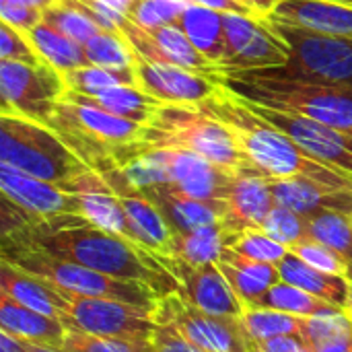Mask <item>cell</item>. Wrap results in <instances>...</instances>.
<instances>
[{
	"mask_svg": "<svg viewBox=\"0 0 352 352\" xmlns=\"http://www.w3.org/2000/svg\"><path fill=\"white\" fill-rule=\"evenodd\" d=\"M2 241L76 262L116 278L144 283L161 297L179 291L177 280L155 252L93 225L82 214L31 217L16 231L2 235Z\"/></svg>",
	"mask_w": 352,
	"mask_h": 352,
	"instance_id": "cell-1",
	"label": "cell"
},
{
	"mask_svg": "<svg viewBox=\"0 0 352 352\" xmlns=\"http://www.w3.org/2000/svg\"><path fill=\"white\" fill-rule=\"evenodd\" d=\"M208 116L227 124L239 138L252 163L272 179L303 177L330 188L352 190V175L322 163L301 148L291 136L264 120L250 103L235 93L221 89L198 105Z\"/></svg>",
	"mask_w": 352,
	"mask_h": 352,
	"instance_id": "cell-2",
	"label": "cell"
},
{
	"mask_svg": "<svg viewBox=\"0 0 352 352\" xmlns=\"http://www.w3.org/2000/svg\"><path fill=\"white\" fill-rule=\"evenodd\" d=\"M140 144L146 148L190 151L235 173L258 169L235 132L198 105L161 103L144 124Z\"/></svg>",
	"mask_w": 352,
	"mask_h": 352,
	"instance_id": "cell-3",
	"label": "cell"
},
{
	"mask_svg": "<svg viewBox=\"0 0 352 352\" xmlns=\"http://www.w3.org/2000/svg\"><path fill=\"white\" fill-rule=\"evenodd\" d=\"M219 82L260 107L309 118L352 134V89L278 80L252 72H219Z\"/></svg>",
	"mask_w": 352,
	"mask_h": 352,
	"instance_id": "cell-4",
	"label": "cell"
},
{
	"mask_svg": "<svg viewBox=\"0 0 352 352\" xmlns=\"http://www.w3.org/2000/svg\"><path fill=\"white\" fill-rule=\"evenodd\" d=\"M264 21L285 43L289 60L285 66L252 70V74L352 89V39L316 33L272 16Z\"/></svg>",
	"mask_w": 352,
	"mask_h": 352,
	"instance_id": "cell-5",
	"label": "cell"
},
{
	"mask_svg": "<svg viewBox=\"0 0 352 352\" xmlns=\"http://www.w3.org/2000/svg\"><path fill=\"white\" fill-rule=\"evenodd\" d=\"M0 163L60 188L93 169L50 126L12 111H0Z\"/></svg>",
	"mask_w": 352,
	"mask_h": 352,
	"instance_id": "cell-6",
	"label": "cell"
},
{
	"mask_svg": "<svg viewBox=\"0 0 352 352\" xmlns=\"http://www.w3.org/2000/svg\"><path fill=\"white\" fill-rule=\"evenodd\" d=\"M0 260L78 295L118 299V301H126V303L142 305V307H155L161 297L153 287L144 283L116 278L111 274L87 268L76 262L60 260V258L47 256L43 252L25 248L12 241H2Z\"/></svg>",
	"mask_w": 352,
	"mask_h": 352,
	"instance_id": "cell-7",
	"label": "cell"
},
{
	"mask_svg": "<svg viewBox=\"0 0 352 352\" xmlns=\"http://www.w3.org/2000/svg\"><path fill=\"white\" fill-rule=\"evenodd\" d=\"M52 287L58 295V316L68 330L130 342H146L157 328L155 307L132 305L105 297H89L70 293L56 285Z\"/></svg>",
	"mask_w": 352,
	"mask_h": 352,
	"instance_id": "cell-8",
	"label": "cell"
},
{
	"mask_svg": "<svg viewBox=\"0 0 352 352\" xmlns=\"http://www.w3.org/2000/svg\"><path fill=\"white\" fill-rule=\"evenodd\" d=\"M155 320L173 326L184 338L208 352H260V346L248 336L239 318L206 314L186 301L179 293L159 297Z\"/></svg>",
	"mask_w": 352,
	"mask_h": 352,
	"instance_id": "cell-9",
	"label": "cell"
},
{
	"mask_svg": "<svg viewBox=\"0 0 352 352\" xmlns=\"http://www.w3.org/2000/svg\"><path fill=\"white\" fill-rule=\"evenodd\" d=\"M2 109L50 124L58 101L66 93L62 72L54 66H31L14 60H0Z\"/></svg>",
	"mask_w": 352,
	"mask_h": 352,
	"instance_id": "cell-10",
	"label": "cell"
},
{
	"mask_svg": "<svg viewBox=\"0 0 352 352\" xmlns=\"http://www.w3.org/2000/svg\"><path fill=\"white\" fill-rule=\"evenodd\" d=\"M223 29L225 58L219 72H252L287 64L285 43L270 31L264 19L223 12Z\"/></svg>",
	"mask_w": 352,
	"mask_h": 352,
	"instance_id": "cell-11",
	"label": "cell"
},
{
	"mask_svg": "<svg viewBox=\"0 0 352 352\" xmlns=\"http://www.w3.org/2000/svg\"><path fill=\"white\" fill-rule=\"evenodd\" d=\"M157 258L173 274L179 287L177 293L186 301L212 316H221V318L243 316L245 305L231 289L219 264H190L182 258L167 256V254H157Z\"/></svg>",
	"mask_w": 352,
	"mask_h": 352,
	"instance_id": "cell-12",
	"label": "cell"
},
{
	"mask_svg": "<svg viewBox=\"0 0 352 352\" xmlns=\"http://www.w3.org/2000/svg\"><path fill=\"white\" fill-rule=\"evenodd\" d=\"M120 31L136 54L155 62L173 64L190 72L204 74L219 82V66L196 50V45L190 41V37L177 23L142 29L126 16L120 25Z\"/></svg>",
	"mask_w": 352,
	"mask_h": 352,
	"instance_id": "cell-13",
	"label": "cell"
},
{
	"mask_svg": "<svg viewBox=\"0 0 352 352\" xmlns=\"http://www.w3.org/2000/svg\"><path fill=\"white\" fill-rule=\"evenodd\" d=\"M245 103H250V101H245ZM250 105L264 120H268L280 132L291 136L311 157H316L322 163H326L330 167H336V169L352 175L351 132L326 126V124L309 120V118H301V116H293V113H283V111H274V109H268V107H260L256 103H250Z\"/></svg>",
	"mask_w": 352,
	"mask_h": 352,
	"instance_id": "cell-14",
	"label": "cell"
},
{
	"mask_svg": "<svg viewBox=\"0 0 352 352\" xmlns=\"http://www.w3.org/2000/svg\"><path fill=\"white\" fill-rule=\"evenodd\" d=\"M167 169L169 184L179 192L210 202H223L235 179V171L225 169L196 153L179 148H153Z\"/></svg>",
	"mask_w": 352,
	"mask_h": 352,
	"instance_id": "cell-15",
	"label": "cell"
},
{
	"mask_svg": "<svg viewBox=\"0 0 352 352\" xmlns=\"http://www.w3.org/2000/svg\"><path fill=\"white\" fill-rule=\"evenodd\" d=\"M134 68L138 76V87L163 103L200 105L221 89V82L204 74H196L173 64L155 62L140 54H136Z\"/></svg>",
	"mask_w": 352,
	"mask_h": 352,
	"instance_id": "cell-16",
	"label": "cell"
},
{
	"mask_svg": "<svg viewBox=\"0 0 352 352\" xmlns=\"http://www.w3.org/2000/svg\"><path fill=\"white\" fill-rule=\"evenodd\" d=\"M99 173L107 179V184L120 196L138 245H142L155 254H165L175 231L167 223L161 208L142 190L130 186V182L124 177V173L120 171V167L116 163Z\"/></svg>",
	"mask_w": 352,
	"mask_h": 352,
	"instance_id": "cell-17",
	"label": "cell"
},
{
	"mask_svg": "<svg viewBox=\"0 0 352 352\" xmlns=\"http://www.w3.org/2000/svg\"><path fill=\"white\" fill-rule=\"evenodd\" d=\"M0 190L2 196L33 217L80 214L76 194L66 192L58 184L33 177L8 163H0Z\"/></svg>",
	"mask_w": 352,
	"mask_h": 352,
	"instance_id": "cell-18",
	"label": "cell"
},
{
	"mask_svg": "<svg viewBox=\"0 0 352 352\" xmlns=\"http://www.w3.org/2000/svg\"><path fill=\"white\" fill-rule=\"evenodd\" d=\"M62 188L66 192H72L78 196L80 214L85 219H89L93 225H97L113 235H120L132 243H138L136 235L130 227V221L126 217V210L122 206L120 196L116 194V190L107 184V179L97 169H89V171L80 173L78 177H74L72 182H68Z\"/></svg>",
	"mask_w": 352,
	"mask_h": 352,
	"instance_id": "cell-19",
	"label": "cell"
},
{
	"mask_svg": "<svg viewBox=\"0 0 352 352\" xmlns=\"http://www.w3.org/2000/svg\"><path fill=\"white\" fill-rule=\"evenodd\" d=\"M276 206L272 182L260 169L235 173L233 186L227 196L225 227L231 233L245 229H262L266 217Z\"/></svg>",
	"mask_w": 352,
	"mask_h": 352,
	"instance_id": "cell-20",
	"label": "cell"
},
{
	"mask_svg": "<svg viewBox=\"0 0 352 352\" xmlns=\"http://www.w3.org/2000/svg\"><path fill=\"white\" fill-rule=\"evenodd\" d=\"M270 16L316 33L352 39V4L334 0H280Z\"/></svg>",
	"mask_w": 352,
	"mask_h": 352,
	"instance_id": "cell-21",
	"label": "cell"
},
{
	"mask_svg": "<svg viewBox=\"0 0 352 352\" xmlns=\"http://www.w3.org/2000/svg\"><path fill=\"white\" fill-rule=\"evenodd\" d=\"M165 214L167 223L175 233L192 231L206 225L223 223L227 217V200L223 202H210V200H198L192 198L171 184L155 186L148 190H142Z\"/></svg>",
	"mask_w": 352,
	"mask_h": 352,
	"instance_id": "cell-22",
	"label": "cell"
},
{
	"mask_svg": "<svg viewBox=\"0 0 352 352\" xmlns=\"http://www.w3.org/2000/svg\"><path fill=\"white\" fill-rule=\"evenodd\" d=\"M270 182H272L276 204L289 206L295 212L303 214L305 219L324 210L352 214V190L330 188L303 177H289V179L270 177Z\"/></svg>",
	"mask_w": 352,
	"mask_h": 352,
	"instance_id": "cell-23",
	"label": "cell"
},
{
	"mask_svg": "<svg viewBox=\"0 0 352 352\" xmlns=\"http://www.w3.org/2000/svg\"><path fill=\"white\" fill-rule=\"evenodd\" d=\"M0 330L33 344L60 349L68 328L62 320L39 314L0 291Z\"/></svg>",
	"mask_w": 352,
	"mask_h": 352,
	"instance_id": "cell-24",
	"label": "cell"
},
{
	"mask_svg": "<svg viewBox=\"0 0 352 352\" xmlns=\"http://www.w3.org/2000/svg\"><path fill=\"white\" fill-rule=\"evenodd\" d=\"M219 268L245 307H250L272 285L283 280L276 264L252 260L243 254H237L235 250H231L227 245L219 260Z\"/></svg>",
	"mask_w": 352,
	"mask_h": 352,
	"instance_id": "cell-25",
	"label": "cell"
},
{
	"mask_svg": "<svg viewBox=\"0 0 352 352\" xmlns=\"http://www.w3.org/2000/svg\"><path fill=\"white\" fill-rule=\"evenodd\" d=\"M278 272L285 283H291V285L324 299L326 303H330L338 309H346L349 291H351V280L346 276H338V274H330V272L311 268L309 264H305L301 258H297L291 252L278 264Z\"/></svg>",
	"mask_w": 352,
	"mask_h": 352,
	"instance_id": "cell-26",
	"label": "cell"
},
{
	"mask_svg": "<svg viewBox=\"0 0 352 352\" xmlns=\"http://www.w3.org/2000/svg\"><path fill=\"white\" fill-rule=\"evenodd\" d=\"M177 25L184 29V33L204 58L221 66L225 58V29L221 10L190 2L179 14Z\"/></svg>",
	"mask_w": 352,
	"mask_h": 352,
	"instance_id": "cell-27",
	"label": "cell"
},
{
	"mask_svg": "<svg viewBox=\"0 0 352 352\" xmlns=\"http://www.w3.org/2000/svg\"><path fill=\"white\" fill-rule=\"evenodd\" d=\"M0 291L39 314L60 320L58 295H56L54 287L47 280L33 276L4 260H0Z\"/></svg>",
	"mask_w": 352,
	"mask_h": 352,
	"instance_id": "cell-28",
	"label": "cell"
},
{
	"mask_svg": "<svg viewBox=\"0 0 352 352\" xmlns=\"http://www.w3.org/2000/svg\"><path fill=\"white\" fill-rule=\"evenodd\" d=\"M229 233L231 231L225 227V223L173 233L165 254L182 258L190 264H219L229 241Z\"/></svg>",
	"mask_w": 352,
	"mask_h": 352,
	"instance_id": "cell-29",
	"label": "cell"
},
{
	"mask_svg": "<svg viewBox=\"0 0 352 352\" xmlns=\"http://www.w3.org/2000/svg\"><path fill=\"white\" fill-rule=\"evenodd\" d=\"M25 33L29 35L35 50L41 54V58L50 66H54L58 72L64 74L68 70L89 66L85 45H80L74 39H70L68 35L60 33L45 21H41L39 25H35L31 31H25Z\"/></svg>",
	"mask_w": 352,
	"mask_h": 352,
	"instance_id": "cell-30",
	"label": "cell"
},
{
	"mask_svg": "<svg viewBox=\"0 0 352 352\" xmlns=\"http://www.w3.org/2000/svg\"><path fill=\"white\" fill-rule=\"evenodd\" d=\"M250 307L252 309H274V311H285V314H293V316H301V318H316V316L340 311L338 307L326 303L324 299H320L291 283H285V280H278L276 285H272Z\"/></svg>",
	"mask_w": 352,
	"mask_h": 352,
	"instance_id": "cell-31",
	"label": "cell"
},
{
	"mask_svg": "<svg viewBox=\"0 0 352 352\" xmlns=\"http://www.w3.org/2000/svg\"><path fill=\"white\" fill-rule=\"evenodd\" d=\"M93 101L103 109L142 126L153 118L157 107L163 103L151 93H146L144 89H140L138 85H120V87L105 89L97 97H93Z\"/></svg>",
	"mask_w": 352,
	"mask_h": 352,
	"instance_id": "cell-32",
	"label": "cell"
},
{
	"mask_svg": "<svg viewBox=\"0 0 352 352\" xmlns=\"http://www.w3.org/2000/svg\"><path fill=\"white\" fill-rule=\"evenodd\" d=\"M239 322L245 328L248 336L256 344H262L266 340L280 338V336H301L303 338L307 318L285 314V311H274V309L248 307L243 311V316L239 318Z\"/></svg>",
	"mask_w": 352,
	"mask_h": 352,
	"instance_id": "cell-33",
	"label": "cell"
},
{
	"mask_svg": "<svg viewBox=\"0 0 352 352\" xmlns=\"http://www.w3.org/2000/svg\"><path fill=\"white\" fill-rule=\"evenodd\" d=\"M66 89L80 93V95H89V97H97L101 91L111 89V87H120V85H138V76H136V68H126V70H118V68H103V66H82V68H74L62 74Z\"/></svg>",
	"mask_w": 352,
	"mask_h": 352,
	"instance_id": "cell-34",
	"label": "cell"
},
{
	"mask_svg": "<svg viewBox=\"0 0 352 352\" xmlns=\"http://www.w3.org/2000/svg\"><path fill=\"white\" fill-rule=\"evenodd\" d=\"M307 237L316 239L351 262L352 270V214L324 210L307 219ZM351 274V272H349Z\"/></svg>",
	"mask_w": 352,
	"mask_h": 352,
	"instance_id": "cell-35",
	"label": "cell"
},
{
	"mask_svg": "<svg viewBox=\"0 0 352 352\" xmlns=\"http://www.w3.org/2000/svg\"><path fill=\"white\" fill-rule=\"evenodd\" d=\"M43 21L80 45L101 31V25L89 14V10L74 0H58L43 10Z\"/></svg>",
	"mask_w": 352,
	"mask_h": 352,
	"instance_id": "cell-36",
	"label": "cell"
},
{
	"mask_svg": "<svg viewBox=\"0 0 352 352\" xmlns=\"http://www.w3.org/2000/svg\"><path fill=\"white\" fill-rule=\"evenodd\" d=\"M85 52L89 64L103 66V68L126 70V68H134L136 64V52L128 43V39L122 33H113L105 29H101L85 43Z\"/></svg>",
	"mask_w": 352,
	"mask_h": 352,
	"instance_id": "cell-37",
	"label": "cell"
},
{
	"mask_svg": "<svg viewBox=\"0 0 352 352\" xmlns=\"http://www.w3.org/2000/svg\"><path fill=\"white\" fill-rule=\"evenodd\" d=\"M227 248H231L237 254H243L252 260L268 262V264H276V266L289 254V248H285L283 243L272 239L264 229H245L239 233H229Z\"/></svg>",
	"mask_w": 352,
	"mask_h": 352,
	"instance_id": "cell-38",
	"label": "cell"
},
{
	"mask_svg": "<svg viewBox=\"0 0 352 352\" xmlns=\"http://www.w3.org/2000/svg\"><path fill=\"white\" fill-rule=\"evenodd\" d=\"M188 0H130L126 16L142 29L177 23Z\"/></svg>",
	"mask_w": 352,
	"mask_h": 352,
	"instance_id": "cell-39",
	"label": "cell"
},
{
	"mask_svg": "<svg viewBox=\"0 0 352 352\" xmlns=\"http://www.w3.org/2000/svg\"><path fill=\"white\" fill-rule=\"evenodd\" d=\"M262 229L276 239L278 243H283L285 248H293L295 243L307 239V219L299 212H295L289 206L276 204L270 214L266 217Z\"/></svg>",
	"mask_w": 352,
	"mask_h": 352,
	"instance_id": "cell-40",
	"label": "cell"
},
{
	"mask_svg": "<svg viewBox=\"0 0 352 352\" xmlns=\"http://www.w3.org/2000/svg\"><path fill=\"white\" fill-rule=\"evenodd\" d=\"M289 252L295 254L297 258H301L311 268H318L322 272H330V274H338V276H349V272H351V262L344 256H340L338 252H334L332 248H328L316 239L307 237V239L295 243Z\"/></svg>",
	"mask_w": 352,
	"mask_h": 352,
	"instance_id": "cell-41",
	"label": "cell"
},
{
	"mask_svg": "<svg viewBox=\"0 0 352 352\" xmlns=\"http://www.w3.org/2000/svg\"><path fill=\"white\" fill-rule=\"evenodd\" d=\"M64 352H146V342H130L120 338H105V336H93L85 332L68 330L66 338L60 346Z\"/></svg>",
	"mask_w": 352,
	"mask_h": 352,
	"instance_id": "cell-42",
	"label": "cell"
},
{
	"mask_svg": "<svg viewBox=\"0 0 352 352\" xmlns=\"http://www.w3.org/2000/svg\"><path fill=\"white\" fill-rule=\"evenodd\" d=\"M0 60H14L31 66L47 64L31 43L29 35L4 21H0Z\"/></svg>",
	"mask_w": 352,
	"mask_h": 352,
	"instance_id": "cell-43",
	"label": "cell"
},
{
	"mask_svg": "<svg viewBox=\"0 0 352 352\" xmlns=\"http://www.w3.org/2000/svg\"><path fill=\"white\" fill-rule=\"evenodd\" d=\"M148 351L146 352H194L190 340H186L173 326L157 322L155 332L146 340Z\"/></svg>",
	"mask_w": 352,
	"mask_h": 352,
	"instance_id": "cell-44",
	"label": "cell"
},
{
	"mask_svg": "<svg viewBox=\"0 0 352 352\" xmlns=\"http://www.w3.org/2000/svg\"><path fill=\"white\" fill-rule=\"evenodd\" d=\"M0 21L21 29V31H31L35 25H39L43 21V10L33 8V6H23V4L0 2Z\"/></svg>",
	"mask_w": 352,
	"mask_h": 352,
	"instance_id": "cell-45",
	"label": "cell"
},
{
	"mask_svg": "<svg viewBox=\"0 0 352 352\" xmlns=\"http://www.w3.org/2000/svg\"><path fill=\"white\" fill-rule=\"evenodd\" d=\"M260 346V352H307V344L301 336H280L266 340Z\"/></svg>",
	"mask_w": 352,
	"mask_h": 352,
	"instance_id": "cell-46",
	"label": "cell"
},
{
	"mask_svg": "<svg viewBox=\"0 0 352 352\" xmlns=\"http://www.w3.org/2000/svg\"><path fill=\"white\" fill-rule=\"evenodd\" d=\"M305 342V340H303ZM307 352H352V334L332 338L322 344H307Z\"/></svg>",
	"mask_w": 352,
	"mask_h": 352,
	"instance_id": "cell-47",
	"label": "cell"
},
{
	"mask_svg": "<svg viewBox=\"0 0 352 352\" xmlns=\"http://www.w3.org/2000/svg\"><path fill=\"white\" fill-rule=\"evenodd\" d=\"M0 352H29V346H27V340L0 330Z\"/></svg>",
	"mask_w": 352,
	"mask_h": 352,
	"instance_id": "cell-48",
	"label": "cell"
},
{
	"mask_svg": "<svg viewBox=\"0 0 352 352\" xmlns=\"http://www.w3.org/2000/svg\"><path fill=\"white\" fill-rule=\"evenodd\" d=\"M237 2L250 6V8H252L254 12H258L262 19H266V16H270V14L274 12L276 4H278L280 0H237Z\"/></svg>",
	"mask_w": 352,
	"mask_h": 352,
	"instance_id": "cell-49",
	"label": "cell"
},
{
	"mask_svg": "<svg viewBox=\"0 0 352 352\" xmlns=\"http://www.w3.org/2000/svg\"><path fill=\"white\" fill-rule=\"evenodd\" d=\"M0 2H10V4H23V6H33L39 10L50 8L52 4H56L58 0H0Z\"/></svg>",
	"mask_w": 352,
	"mask_h": 352,
	"instance_id": "cell-50",
	"label": "cell"
},
{
	"mask_svg": "<svg viewBox=\"0 0 352 352\" xmlns=\"http://www.w3.org/2000/svg\"><path fill=\"white\" fill-rule=\"evenodd\" d=\"M27 346H29V352H64L54 346H43V344H33V342H27Z\"/></svg>",
	"mask_w": 352,
	"mask_h": 352,
	"instance_id": "cell-51",
	"label": "cell"
},
{
	"mask_svg": "<svg viewBox=\"0 0 352 352\" xmlns=\"http://www.w3.org/2000/svg\"><path fill=\"white\" fill-rule=\"evenodd\" d=\"M346 278L351 280V291H349V303H346V309H344V311H346V314H349V316L352 318V270H351V274H349Z\"/></svg>",
	"mask_w": 352,
	"mask_h": 352,
	"instance_id": "cell-52",
	"label": "cell"
},
{
	"mask_svg": "<svg viewBox=\"0 0 352 352\" xmlns=\"http://www.w3.org/2000/svg\"><path fill=\"white\" fill-rule=\"evenodd\" d=\"M334 2H344V4H352V0H334Z\"/></svg>",
	"mask_w": 352,
	"mask_h": 352,
	"instance_id": "cell-53",
	"label": "cell"
}]
</instances>
